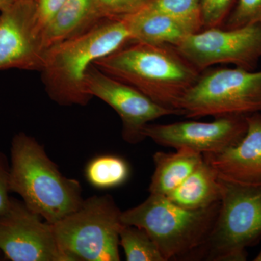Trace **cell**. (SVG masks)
Instances as JSON below:
<instances>
[{
	"label": "cell",
	"instance_id": "10",
	"mask_svg": "<svg viewBox=\"0 0 261 261\" xmlns=\"http://www.w3.org/2000/svg\"><path fill=\"white\" fill-rule=\"evenodd\" d=\"M0 250L12 261H70L58 245L53 224L12 197L0 216Z\"/></svg>",
	"mask_w": 261,
	"mask_h": 261
},
{
	"label": "cell",
	"instance_id": "20",
	"mask_svg": "<svg viewBox=\"0 0 261 261\" xmlns=\"http://www.w3.org/2000/svg\"><path fill=\"white\" fill-rule=\"evenodd\" d=\"M146 6L169 15L191 34L202 29L201 0H149Z\"/></svg>",
	"mask_w": 261,
	"mask_h": 261
},
{
	"label": "cell",
	"instance_id": "12",
	"mask_svg": "<svg viewBox=\"0 0 261 261\" xmlns=\"http://www.w3.org/2000/svg\"><path fill=\"white\" fill-rule=\"evenodd\" d=\"M246 116H228L211 122L181 121L149 124L144 135L158 145L192 149L202 154L222 152L238 143L247 130Z\"/></svg>",
	"mask_w": 261,
	"mask_h": 261
},
{
	"label": "cell",
	"instance_id": "25",
	"mask_svg": "<svg viewBox=\"0 0 261 261\" xmlns=\"http://www.w3.org/2000/svg\"><path fill=\"white\" fill-rule=\"evenodd\" d=\"M67 0H35L38 27L42 32Z\"/></svg>",
	"mask_w": 261,
	"mask_h": 261
},
{
	"label": "cell",
	"instance_id": "4",
	"mask_svg": "<svg viewBox=\"0 0 261 261\" xmlns=\"http://www.w3.org/2000/svg\"><path fill=\"white\" fill-rule=\"evenodd\" d=\"M220 202L205 208L190 210L166 196L149 194L140 205L122 212L123 224L145 229L166 261L193 260L212 231Z\"/></svg>",
	"mask_w": 261,
	"mask_h": 261
},
{
	"label": "cell",
	"instance_id": "11",
	"mask_svg": "<svg viewBox=\"0 0 261 261\" xmlns=\"http://www.w3.org/2000/svg\"><path fill=\"white\" fill-rule=\"evenodd\" d=\"M46 49L35 0H15L0 11V70H42Z\"/></svg>",
	"mask_w": 261,
	"mask_h": 261
},
{
	"label": "cell",
	"instance_id": "15",
	"mask_svg": "<svg viewBox=\"0 0 261 261\" xmlns=\"http://www.w3.org/2000/svg\"><path fill=\"white\" fill-rule=\"evenodd\" d=\"M126 18L132 42L176 47L191 34L177 20L147 6Z\"/></svg>",
	"mask_w": 261,
	"mask_h": 261
},
{
	"label": "cell",
	"instance_id": "21",
	"mask_svg": "<svg viewBox=\"0 0 261 261\" xmlns=\"http://www.w3.org/2000/svg\"><path fill=\"white\" fill-rule=\"evenodd\" d=\"M257 23H261V0H237L222 27L234 29Z\"/></svg>",
	"mask_w": 261,
	"mask_h": 261
},
{
	"label": "cell",
	"instance_id": "22",
	"mask_svg": "<svg viewBox=\"0 0 261 261\" xmlns=\"http://www.w3.org/2000/svg\"><path fill=\"white\" fill-rule=\"evenodd\" d=\"M237 0H201L202 29L224 25Z\"/></svg>",
	"mask_w": 261,
	"mask_h": 261
},
{
	"label": "cell",
	"instance_id": "5",
	"mask_svg": "<svg viewBox=\"0 0 261 261\" xmlns=\"http://www.w3.org/2000/svg\"><path fill=\"white\" fill-rule=\"evenodd\" d=\"M219 174V214L193 260L245 261L247 248L261 240V182L237 181Z\"/></svg>",
	"mask_w": 261,
	"mask_h": 261
},
{
	"label": "cell",
	"instance_id": "27",
	"mask_svg": "<svg viewBox=\"0 0 261 261\" xmlns=\"http://www.w3.org/2000/svg\"><path fill=\"white\" fill-rule=\"evenodd\" d=\"M254 261H261V250L258 254L255 256V258L253 259Z\"/></svg>",
	"mask_w": 261,
	"mask_h": 261
},
{
	"label": "cell",
	"instance_id": "16",
	"mask_svg": "<svg viewBox=\"0 0 261 261\" xmlns=\"http://www.w3.org/2000/svg\"><path fill=\"white\" fill-rule=\"evenodd\" d=\"M203 161V154L181 147L176 152L154 154V171L149 184V194L167 196L180 185Z\"/></svg>",
	"mask_w": 261,
	"mask_h": 261
},
{
	"label": "cell",
	"instance_id": "24",
	"mask_svg": "<svg viewBox=\"0 0 261 261\" xmlns=\"http://www.w3.org/2000/svg\"><path fill=\"white\" fill-rule=\"evenodd\" d=\"M10 166L8 159L0 152V216L9 208L11 197H10Z\"/></svg>",
	"mask_w": 261,
	"mask_h": 261
},
{
	"label": "cell",
	"instance_id": "19",
	"mask_svg": "<svg viewBox=\"0 0 261 261\" xmlns=\"http://www.w3.org/2000/svg\"><path fill=\"white\" fill-rule=\"evenodd\" d=\"M119 245L128 261H166L157 245L143 228L123 224Z\"/></svg>",
	"mask_w": 261,
	"mask_h": 261
},
{
	"label": "cell",
	"instance_id": "17",
	"mask_svg": "<svg viewBox=\"0 0 261 261\" xmlns=\"http://www.w3.org/2000/svg\"><path fill=\"white\" fill-rule=\"evenodd\" d=\"M219 176L203 158L195 171L166 197L184 208L197 210L209 207L221 200Z\"/></svg>",
	"mask_w": 261,
	"mask_h": 261
},
{
	"label": "cell",
	"instance_id": "6",
	"mask_svg": "<svg viewBox=\"0 0 261 261\" xmlns=\"http://www.w3.org/2000/svg\"><path fill=\"white\" fill-rule=\"evenodd\" d=\"M122 212L111 196H93L53 224L58 245L70 261H118Z\"/></svg>",
	"mask_w": 261,
	"mask_h": 261
},
{
	"label": "cell",
	"instance_id": "13",
	"mask_svg": "<svg viewBox=\"0 0 261 261\" xmlns=\"http://www.w3.org/2000/svg\"><path fill=\"white\" fill-rule=\"evenodd\" d=\"M247 130L236 145L204 159L226 177L248 183L261 182V113L246 116Z\"/></svg>",
	"mask_w": 261,
	"mask_h": 261
},
{
	"label": "cell",
	"instance_id": "1",
	"mask_svg": "<svg viewBox=\"0 0 261 261\" xmlns=\"http://www.w3.org/2000/svg\"><path fill=\"white\" fill-rule=\"evenodd\" d=\"M130 42L124 17L104 19L89 30L49 47L40 70L48 95L61 106H87L92 98L84 82L89 67Z\"/></svg>",
	"mask_w": 261,
	"mask_h": 261
},
{
	"label": "cell",
	"instance_id": "3",
	"mask_svg": "<svg viewBox=\"0 0 261 261\" xmlns=\"http://www.w3.org/2000/svg\"><path fill=\"white\" fill-rule=\"evenodd\" d=\"M10 153V192L18 194L29 209L54 224L80 207V182L62 174L35 138L17 134Z\"/></svg>",
	"mask_w": 261,
	"mask_h": 261
},
{
	"label": "cell",
	"instance_id": "26",
	"mask_svg": "<svg viewBox=\"0 0 261 261\" xmlns=\"http://www.w3.org/2000/svg\"><path fill=\"white\" fill-rule=\"evenodd\" d=\"M15 0H0V11L11 5Z\"/></svg>",
	"mask_w": 261,
	"mask_h": 261
},
{
	"label": "cell",
	"instance_id": "7",
	"mask_svg": "<svg viewBox=\"0 0 261 261\" xmlns=\"http://www.w3.org/2000/svg\"><path fill=\"white\" fill-rule=\"evenodd\" d=\"M178 109L190 118L261 113V70L239 67L203 70Z\"/></svg>",
	"mask_w": 261,
	"mask_h": 261
},
{
	"label": "cell",
	"instance_id": "2",
	"mask_svg": "<svg viewBox=\"0 0 261 261\" xmlns=\"http://www.w3.org/2000/svg\"><path fill=\"white\" fill-rule=\"evenodd\" d=\"M94 65L181 115L178 103L201 73L175 47L138 42L128 43Z\"/></svg>",
	"mask_w": 261,
	"mask_h": 261
},
{
	"label": "cell",
	"instance_id": "18",
	"mask_svg": "<svg viewBox=\"0 0 261 261\" xmlns=\"http://www.w3.org/2000/svg\"><path fill=\"white\" fill-rule=\"evenodd\" d=\"M129 174L128 163L113 154L97 156L89 162L85 169L87 181L99 190L121 186L128 180Z\"/></svg>",
	"mask_w": 261,
	"mask_h": 261
},
{
	"label": "cell",
	"instance_id": "14",
	"mask_svg": "<svg viewBox=\"0 0 261 261\" xmlns=\"http://www.w3.org/2000/svg\"><path fill=\"white\" fill-rule=\"evenodd\" d=\"M104 20L95 0H67L42 32L46 51Z\"/></svg>",
	"mask_w": 261,
	"mask_h": 261
},
{
	"label": "cell",
	"instance_id": "9",
	"mask_svg": "<svg viewBox=\"0 0 261 261\" xmlns=\"http://www.w3.org/2000/svg\"><path fill=\"white\" fill-rule=\"evenodd\" d=\"M86 88L111 106L122 122V137L132 145L140 143L146 137L145 127L152 121L171 115H181L176 110L158 104L132 86L106 74L94 64L85 75Z\"/></svg>",
	"mask_w": 261,
	"mask_h": 261
},
{
	"label": "cell",
	"instance_id": "23",
	"mask_svg": "<svg viewBox=\"0 0 261 261\" xmlns=\"http://www.w3.org/2000/svg\"><path fill=\"white\" fill-rule=\"evenodd\" d=\"M102 18H124L147 5L149 0H95Z\"/></svg>",
	"mask_w": 261,
	"mask_h": 261
},
{
	"label": "cell",
	"instance_id": "8",
	"mask_svg": "<svg viewBox=\"0 0 261 261\" xmlns=\"http://www.w3.org/2000/svg\"><path fill=\"white\" fill-rule=\"evenodd\" d=\"M175 48L200 72L219 63L253 70L261 58V23L202 29Z\"/></svg>",
	"mask_w": 261,
	"mask_h": 261
}]
</instances>
